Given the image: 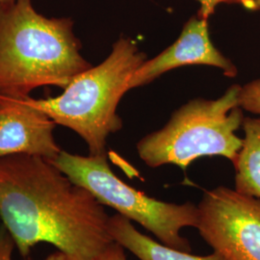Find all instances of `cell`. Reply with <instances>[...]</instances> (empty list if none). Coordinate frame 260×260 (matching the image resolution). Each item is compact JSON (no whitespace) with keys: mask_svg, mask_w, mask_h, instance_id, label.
I'll list each match as a JSON object with an SVG mask.
<instances>
[{"mask_svg":"<svg viewBox=\"0 0 260 260\" xmlns=\"http://www.w3.org/2000/svg\"><path fill=\"white\" fill-rule=\"evenodd\" d=\"M109 233L113 241L139 260H230L216 251L209 255L200 256L171 248L140 233L131 221L120 214L110 216Z\"/></svg>","mask_w":260,"mask_h":260,"instance_id":"cell-9","label":"cell"},{"mask_svg":"<svg viewBox=\"0 0 260 260\" xmlns=\"http://www.w3.org/2000/svg\"><path fill=\"white\" fill-rule=\"evenodd\" d=\"M7 1H11V0H0V3H3V2H7Z\"/></svg>","mask_w":260,"mask_h":260,"instance_id":"cell-17","label":"cell"},{"mask_svg":"<svg viewBox=\"0 0 260 260\" xmlns=\"http://www.w3.org/2000/svg\"><path fill=\"white\" fill-rule=\"evenodd\" d=\"M241 149L233 162L235 190L260 200V118H245Z\"/></svg>","mask_w":260,"mask_h":260,"instance_id":"cell-10","label":"cell"},{"mask_svg":"<svg viewBox=\"0 0 260 260\" xmlns=\"http://www.w3.org/2000/svg\"><path fill=\"white\" fill-rule=\"evenodd\" d=\"M200 4V9L198 12V16L202 19H208L213 15L216 8L221 4H232L239 5L243 8L249 11L255 12L257 11L256 5L253 0H197Z\"/></svg>","mask_w":260,"mask_h":260,"instance_id":"cell-12","label":"cell"},{"mask_svg":"<svg viewBox=\"0 0 260 260\" xmlns=\"http://www.w3.org/2000/svg\"><path fill=\"white\" fill-rule=\"evenodd\" d=\"M45 260H78L75 258L74 256H72V255H70V254H68V253H65V252H63V251H55V252H53V253H51V254H49L47 257L45 258Z\"/></svg>","mask_w":260,"mask_h":260,"instance_id":"cell-15","label":"cell"},{"mask_svg":"<svg viewBox=\"0 0 260 260\" xmlns=\"http://www.w3.org/2000/svg\"><path fill=\"white\" fill-rule=\"evenodd\" d=\"M94 260H127V258L124 253V249L119 244L113 242Z\"/></svg>","mask_w":260,"mask_h":260,"instance_id":"cell-14","label":"cell"},{"mask_svg":"<svg viewBox=\"0 0 260 260\" xmlns=\"http://www.w3.org/2000/svg\"><path fill=\"white\" fill-rule=\"evenodd\" d=\"M55 121L24 99L0 95V158L31 155L53 161L60 152Z\"/></svg>","mask_w":260,"mask_h":260,"instance_id":"cell-7","label":"cell"},{"mask_svg":"<svg viewBox=\"0 0 260 260\" xmlns=\"http://www.w3.org/2000/svg\"><path fill=\"white\" fill-rule=\"evenodd\" d=\"M71 18H48L32 0L0 3V95L30 96L44 86L62 89L92 65L81 54Z\"/></svg>","mask_w":260,"mask_h":260,"instance_id":"cell-2","label":"cell"},{"mask_svg":"<svg viewBox=\"0 0 260 260\" xmlns=\"http://www.w3.org/2000/svg\"><path fill=\"white\" fill-rule=\"evenodd\" d=\"M211 66L229 77L237 75V68L213 45L208 20L198 15L189 19L177 41L152 59L146 60L130 80L129 89L152 82L169 71L184 66Z\"/></svg>","mask_w":260,"mask_h":260,"instance_id":"cell-8","label":"cell"},{"mask_svg":"<svg viewBox=\"0 0 260 260\" xmlns=\"http://www.w3.org/2000/svg\"><path fill=\"white\" fill-rule=\"evenodd\" d=\"M253 1H254L255 5H256V8H257V11H260V0H253Z\"/></svg>","mask_w":260,"mask_h":260,"instance_id":"cell-16","label":"cell"},{"mask_svg":"<svg viewBox=\"0 0 260 260\" xmlns=\"http://www.w3.org/2000/svg\"><path fill=\"white\" fill-rule=\"evenodd\" d=\"M240 89L235 84L218 100L196 99L184 104L165 126L140 140L139 157L150 168L172 164L183 170L204 156L233 162L243 144L236 134L245 119L239 106Z\"/></svg>","mask_w":260,"mask_h":260,"instance_id":"cell-4","label":"cell"},{"mask_svg":"<svg viewBox=\"0 0 260 260\" xmlns=\"http://www.w3.org/2000/svg\"><path fill=\"white\" fill-rule=\"evenodd\" d=\"M146 60V54L134 41L121 37L103 63L77 75L61 94L24 100L46 113L56 124L77 133L87 144L89 154L107 155L108 137L122 127L118 105L130 90L132 76Z\"/></svg>","mask_w":260,"mask_h":260,"instance_id":"cell-3","label":"cell"},{"mask_svg":"<svg viewBox=\"0 0 260 260\" xmlns=\"http://www.w3.org/2000/svg\"><path fill=\"white\" fill-rule=\"evenodd\" d=\"M197 230L213 251L230 260H260V200L220 186L198 205Z\"/></svg>","mask_w":260,"mask_h":260,"instance_id":"cell-6","label":"cell"},{"mask_svg":"<svg viewBox=\"0 0 260 260\" xmlns=\"http://www.w3.org/2000/svg\"><path fill=\"white\" fill-rule=\"evenodd\" d=\"M16 244L6 228L0 224V260H12Z\"/></svg>","mask_w":260,"mask_h":260,"instance_id":"cell-13","label":"cell"},{"mask_svg":"<svg viewBox=\"0 0 260 260\" xmlns=\"http://www.w3.org/2000/svg\"><path fill=\"white\" fill-rule=\"evenodd\" d=\"M110 216L88 190L45 158H0V221L22 257L47 243L94 260L113 243Z\"/></svg>","mask_w":260,"mask_h":260,"instance_id":"cell-1","label":"cell"},{"mask_svg":"<svg viewBox=\"0 0 260 260\" xmlns=\"http://www.w3.org/2000/svg\"><path fill=\"white\" fill-rule=\"evenodd\" d=\"M51 162L74 183L88 190L99 203L139 223L161 243L180 251H191L181 231L197 228L198 205L166 203L146 195L114 174L107 155L83 156L62 150Z\"/></svg>","mask_w":260,"mask_h":260,"instance_id":"cell-5","label":"cell"},{"mask_svg":"<svg viewBox=\"0 0 260 260\" xmlns=\"http://www.w3.org/2000/svg\"><path fill=\"white\" fill-rule=\"evenodd\" d=\"M239 106L244 111L260 116V78L241 86Z\"/></svg>","mask_w":260,"mask_h":260,"instance_id":"cell-11","label":"cell"}]
</instances>
